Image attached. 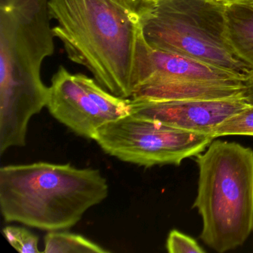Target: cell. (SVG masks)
Returning a JSON list of instances; mask_svg holds the SVG:
<instances>
[{"label":"cell","mask_w":253,"mask_h":253,"mask_svg":"<svg viewBox=\"0 0 253 253\" xmlns=\"http://www.w3.org/2000/svg\"><path fill=\"white\" fill-rule=\"evenodd\" d=\"M142 0H49L54 37L71 61L117 97H132Z\"/></svg>","instance_id":"6da1fadb"},{"label":"cell","mask_w":253,"mask_h":253,"mask_svg":"<svg viewBox=\"0 0 253 253\" xmlns=\"http://www.w3.org/2000/svg\"><path fill=\"white\" fill-rule=\"evenodd\" d=\"M0 155L26 144L28 126L46 107L41 76L54 52L49 0H0Z\"/></svg>","instance_id":"7a4b0ae2"},{"label":"cell","mask_w":253,"mask_h":253,"mask_svg":"<svg viewBox=\"0 0 253 253\" xmlns=\"http://www.w3.org/2000/svg\"><path fill=\"white\" fill-rule=\"evenodd\" d=\"M109 195L100 170L37 162L0 169V210L6 222L41 230L69 229Z\"/></svg>","instance_id":"3957f363"},{"label":"cell","mask_w":253,"mask_h":253,"mask_svg":"<svg viewBox=\"0 0 253 253\" xmlns=\"http://www.w3.org/2000/svg\"><path fill=\"white\" fill-rule=\"evenodd\" d=\"M195 158L200 238L217 253L235 250L253 233V149L214 139Z\"/></svg>","instance_id":"277c9868"},{"label":"cell","mask_w":253,"mask_h":253,"mask_svg":"<svg viewBox=\"0 0 253 253\" xmlns=\"http://www.w3.org/2000/svg\"><path fill=\"white\" fill-rule=\"evenodd\" d=\"M142 33L155 49L191 57L247 78L252 72L224 36V5L215 0H142Z\"/></svg>","instance_id":"5b68a950"},{"label":"cell","mask_w":253,"mask_h":253,"mask_svg":"<svg viewBox=\"0 0 253 253\" xmlns=\"http://www.w3.org/2000/svg\"><path fill=\"white\" fill-rule=\"evenodd\" d=\"M93 140L110 156L149 168L180 166L204 152L214 139L128 115L102 125Z\"/></svg>","instance_id":"8992f818"},{"label":"cell","mask_w":253,"mask_h":253,"mask_svg":"<svg viewBox=\"0 0 253 253\" xmlns=\"http://www.w3.org/2000/svg\"><path fill=\"white\" fill-rule=\"evenodd\" d=\"M249 105L244 95L218 100L129 99V115L211 137L217 126Z\"/></svg>","instance_id":"52a82bcc"},{"label":"cell","mask_w":253,"mask_h":253,"mask_svg":"<svg viewBox=\"0 0 253 253\" xmlns=\"http://www.w3.org/2000/svg\"><path fill=\"white\" fill-rule=\"evenodd\" d=\"M46 107L60 124L77 135L94 139L97 130L109 120L64 66L51 78Z\"/></svg>","instance_id":"ba28073f"},{"label":"cell","mask_w":253,"mask_h":253,"mask_svg":"<svg viewBox=\"0 0 253 253\" xmlns=\"http://www.w3.org/2000/svg\"><path fill=\"white\" fill-rule=\"evenodd\" d=\"M136 77V88L146 81L155 78L229 84H243L246 79L239 74L191 57L152 48L146 43L143 33L137 44Z\"/></svg>","instance_id":"9c48e42d"},{"label":"cell","mask_w":253,"mask_h":253,"mask_svg":"<svg viewBox=\"0 0 253 253\" xmlns=\"http://www.w3.org/2000/svg\"><path fill=\"white\" fill-rule=\"evenodd\" d=\"M244 95V84L155 78L139 85L133 100H218Z\"/></svg>","instance_id":"30bf717a"},{"label":"cell","mask_w":253,"mask_h":253,"mask_svg":"<svg viewBox=\"0 0 253 253\" xmlns=\"http://www.w3.org/2000/svg\"><path fill=\"white\" fill-rule=\"evenodd\" d=\"M226 42L235 57L253 72V0L224 5Z\"/></svg>","instance_id":"8fae6325"},{"label":"cell","mask_w":253,"mask_h":253,"mask_svg":"<svg viewBox=\"0 0 253 253\" xmlns=\"http://www.w3.org/2000/svg\"><path fill=\"white\" fill-rule=\"evenodd\" d=\"M77 81L85 88L91 100L98 106L109 121L129 115V99L114 95L99 85L95 80L84 75L75 74Z\"/></svg>","instance_id":"7c38bea8"},{"label":"cell","mask_w":253,"mask_h":253,"mask_svg":"<svg viewBox=\"0 0 253 253\" xmlns=\"http://www.w3.org/2000/svg\"><path fill=\"white\" fill-rule=\"evenodd\" d=\"M45 253H106L103 249L83 235L66 231H51L44 238Z\"/></svg>","instance_id":"4fadbf2b"},{"label":"cell","mask_w":253,"mask_h":253,"mask_svg":"<svg viewBox=\"0 0 253 253\" xmlns=\"http://www.w3.org/2000/svg\"><path fill=\"white\" fill-rule=\"evenodd\" d=\"M226 136H253V105L237 112L217 126L212 134L213 139Z\"/></svg>","instance_id":"5bb4252c"},{"label":"cell","mask_w":253,"mask_h":253,"mask_svg":"<svg viewBox=\"0 0 253 253\" xmlns=\"http://www.w3.org/2000/svg\"><path fill=\"white\" fill-rule=\"evenodd\" d=\"M3 235L17 251L22 253H41L38 249L39 238L26 228L7 226L2 229Z\"/></svg>","instance_id":"9a60e30c"},{"label":"cell","mask_w":253,"mask_h":253,"mask_svg":"<svg viewBox=\"0 0 253 253\" xmlns=\"http://www.w3.org/2000/svg\"><path fill=\"white\" fill-rule=\"evenodd\" d=\"M167 251L170 253H204L206 250L192 237L173 229L167 240Z\"/></svg>","instance_id":"2e32d148"},{"label":"cell","mask_w":253,"mask_h":253,"mask_svg":"<svg viewBox=\"0 0 253 253\" xmlns=\"http://www.w3.org/2000/svg\"><path fill=\"white\" fill-rule=\"evenodd\" d=\"M244 84L246 100L250 104L253 105V72L246 78Z\"/></svg>","instance_id":"e0dca14e"},{"label":"cell","mask_w":253,"mask_h":253,"mask_svg":"<svg viewBox=\"0 0 253 253\" xmlns=\"http://www.w3.org/2000/svg\"><path fill=\"white\" fill-rule=\"evenodd\" d=\"M215 1L220 2V3L223 4V5H226V4L236 2V1H240V0H215Z\"/></svg>","instance_id":"ac0fdd59"},{"label":"cell","mask_w":253,"mask_h":253,"mask_svg":"<svg viewBox=\"0 0 253 253\" xmlns=\"http://www.w3.org/2000/svg\"></svg>","instance_id":"d6986e66"}]
</instances>
